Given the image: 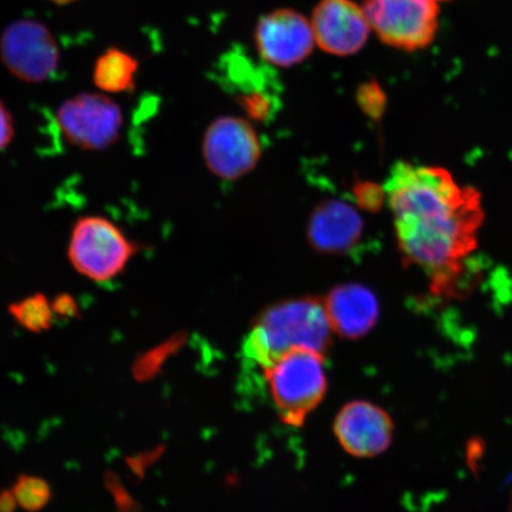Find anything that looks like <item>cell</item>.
<instances>
[{"instance_id":"7a4b0ae2","label":"cell","mask_w":512,"mask_h":512,"mask_svg":"<svg viewBox=\"0 0 512 512\" xmlns=\"http://www.w3.org/2000/svg\"><path fill=\"white\" fill-rule=\"evenodd\" d=\"M332 329L323 299L305 297L268 307L256 318L243 343L246 360L265 370L288 351L311 349L325 354Z\"/></svg>"},{"instance_id":"603a6c76","label":"cell","mask_w":512,"mask_h":512,"mask_svg":"<svg viewBox=\"0 0 512 512\" xmlns=\"http://www.w3.org/2000/svg\"><path fill=\"white\" fill-rule=\"evenodd\" d=\"M17 505L14 492L10 490L0 492V512H15Z\"/></svg>"},{"instance_id":"7402d4cb","label":"cell","mask_w":512,"mask_h":512,"mask_svg":"<svg viewBox=\"0 0 512 512\" xmlns=\"http://www.w3.org/2000/svg\"><path fill=\"white\" fill-rule=\"evenodd\" d=\"M15 137V123L12 115L2 101H0V151L8 147Z\"/></svg>"},{"instance_id":"5bb4252c","label":"cell","mask_w":512,"mask_h":512,"mask_svg":"<svg viewBox=\"0 0 512 512\" xmlns=\"http://www.w3.org/2000/svg\"><path fill=\"white\" fill-rule=\"evenodd\" d=\"M323 303L332 331L347 339L366 336L380 317L379 300L360 284L332 288Z\"/></svg>"},{"instance_id":"277c9868","label":"cell","mask_w":512,"mask_h":512,"mask_svg":"<svg viewBox=\"0 0 512 512\" xmlns=\"http://www.w3.org/2000/svg\"><path fill=\"white\" fill-rule=\"evenodd\" d=\"M139 251L136 242L106 217L87 215L74 223L68 259L74 270L95 283H107L123 274Z\"/></svg>"},{"instance_id":"5b68a950","label":"cell","mask_w":512,"mask_h":512,"mask_svg":"<svg viewBox=\"0 0 512 512\" xmlns=\"http://www.w3.org/2000/svg\"><path fill=\"white\" fill-rule=\"evenodd\" d=\"M437 0H363L370 29L386 46L407 53L425 49L439 28Z\"/></svg>"},{"instance_id":"52a82bcc","label":"cell","mask_w":512,"mask_h":512,"mask_svg":"<svg viewBox=\"0 0 512 512\" xmlns=\"http://www.w3.org/2000/svg\"><path fill=\"white\" fill-rule=\"evenodd\" d=\"M60 49L46 25L34 19H18L0 37V60L12 76L25 83L55 78Z\"/></svg>"},{"instance_id":"ba28073f","label":"cell","mask_w":512,"mask_h":512,"mask_svg":"<svg viewBox=\"0 0 512 512\" xmlns=\"http://www.w3.org/2000/svg\"><path fill=\"white\" fill-rule=\"evenodd\" d=\"M254 41L261 59L280 68L304 62L316 47L309 19L287 8L262 16L256 23Z\"/></svg>"},{"instance_id":"3957f363","label":"cell","mask_w":512,"mask_h":512,"mask_svg":"<svg viewBox=\"0 0 512 512\" xmlns=\"http://www.w3.org/2000/svg\"><path fill=\"white\" fill-rule=\"evenodd\" d=\"M262 374L275 411L287 426L302 427L328 392L324 354L315 350L288 351Z\"/></svg>"},{"instance_id":"e0dca14e","label":"cell","mask_w":512,"mask_h":512,"mask_svg":"<svg viewBox=\"0 0 512 512\" xmlns=\"http://www.w3.org/2000/svg\"><path fill=\"white\" fill-rule=\"evenodd\" d=\"M185 342H187V334L178 332V334L158 344L157 347L144 352L133 363L134 379L139 382L152 380L153 377L159 374L169 358L184 347Z\"/></svg>"},{"instance_id":"30bf717a","label":"cell","mask_w":512,"mask_h":512,"mask_svg":"<svg viewBox=\"0 0 512 512\" xmlns=\"http://www.w3.org/2000/svg\"><path fill=\"white\" fill-rule=\"evenodd\" d=\"M270 64H256L251 57L235 49L221 57L217 80L238 99L252 118L266 120L277 111L279 85Z\"/></svg>"},{"instance_id":"6da1fadb","label":"cell","mask_w":512,"mask_h":512,"mask_svg":"<svg viewBox=\"0 0 512 512\" xmlns=\"http://www.w3.org/2000/svg\"><path fill=\"white\" fill-rule=\"evenodd\" d=\"M384 192L406 264L426 275L433 296H464L465 273L485 222L480 191L441 166L399 162Z\"/></svg>"},{"instance_id":"2e32d148","label":"cell","mask_w":512,"mask_h":512,"mask_svg":"<svg viewBox=\"0 0 512 512\" xmlns=\"http://www.w3.org/2000/svg\"><path fill=\"white\" fill-rule=\"evenodd\" d=\"M9 312L19 326L34 334H42L53 325V306L42 293L32 294L17 303L10 304Z\"/></svg>"},{"instance_id":"7c38bea8","label":"cell","mask_w":512,"mask_h":512,"mask_svg":"<svg viewBox=\"0 0 512 512\" xmlns=\"http://www.w3.org/2000/svg\"><path fill=\"white\" fill-rule=\"evenodd\" d=\"M394 428L390 415L368 401L347 403L334 421L339 445L356 458H373L386 452L392 444Z\"/></svg>"},{"instance_id":"d4e9b609","label":"cell","mask_w":512,"mask_h":512,"mask_svg":"<svg viewBox=\"0 0 512 512\" xmlns=\"http://www.w3.org/2000/svg\"><path fill=\"white\" fill-rule=\"evenodd\" d=\"M437 2H440V0H437Z\"/></svg>"},{"instance_id":"44dd1931","label":"cell","mask_w":512,"mask_h":512,"mask_svg":"<svg viewBox=\"0 0 512 512\" xmlns=\"http://www.w3.org/2000/svg\"><path fill=\"white\" fill-rule=\"evenodd\" d=\"M51 306H53L54 315L61 318H78L80 316L76 299L68 293L59 294Z\"/></svg>"},{"instance_id":"ffe728a7","label":"cell","mask_w":512,"mask_h":512,"mask_svg":"<svg viewBox=\"0 0 512 512\" xmlns=\"http://www.w3.org/2000/svg\"><path fill=\"white\" fill-rule=\"evenodd\" d=\"M163 451V447H157L155 450L127 459V465L130 467L133 475L143 478L146 470L149 469L151 465L155 464L160 457H162Z\"/></svg>"},{"instance_id":"cb8c5ba5","label":"cell","mask_w":512,"mask_h":512,"mask_svg":"<svg viewBox=\"0 0 512 512\" xmlns=\"http://www.w3.org/2000/svg\"><path fill=\"white\" fill-rule=\"evenodd\" d=\"M49 2L55 3L57 5H66L75 2V0H49Z\"/></svg>"},{"instance_id":"d6986e66","label":"cell","mask_w":512,"mask_h":512,"mask_svg":"<svg viewBox=\"0 0 512 512\" xmlns=\"http://www.w3.org/2000/svg\"><path fill=\"white\" fill-rule=\"evenodd\" d=\"M106 484L108 490H110L114 497L119 512H137L139 510V505L134 502V499L125 490L117 476L107 475Z\"/></svg>"},{"instance_id":"9c48e42d","label":"cell","mask_w":512,"mask_h":512,"mask_svg":"<svg viewBox=\"0 0 512 512\" xmlns=\"http://www.w3.org/2000/svg\"><path fill=\"white\" fill-rule=\"evenodd\" d=\"M202 150L214 175L234 181L254 169L261 155V144L246 120L223 117L208 127Z\"/></svg>"},{"instance_id":"8992f818","label":"cell","mask_w":512,"mask_h":512,"mask_svg":"<svg viewBox=\"0 0 512 512\" xmlns=\"http://www.w3.org/2000/svg\"><path fill=\"white\" fill-rule=\"evenodd\" d=\"M56 124L69 145L83 151H102L118 142L123 111L104 94L83 93L64 101Z\"/></svg>"},{"instance_id":"8fae6325","label":"cell","mask_w":512,"mask_h":512,"mask_svg":"<svg viewBox=\"0 0 512 512\" xmlns=\"http://www.w3.org/2000/svg\"><path fill=\"white\" fill-rule=\"evenodd\" d=\"M310 22L316 46L338 57L357 54L371 32L363 6L354 0H320Z\"/></svg>"},{"instance_id":"ac0fdd59","label":"cell","mask_w":512,"mask_h":512,"mask_svg":"<svg viewBox=\"0 0 512 512\" xmlns=\"http://www.w3.org/2000/svg\"><path fill=\"white\" fill-rule=\"evenodd\" d=\"M19 507L28 512H38L46 508L53 491L46 480L35 476H19L12 489Z\"/></svg>"},{"instance_id":"4fadbf2b","label":"cell","mask_w":512,"mask_h":512,"mask_svg":"<svg viewBox=\"0 0 512 512\" xmlns=\"http://www.w3.org/2000/svg\"><path fill=\"white\" fill-rule=\"evenodd\" d=\"M364 222L349 203L339 200L320 202L307 224L311 246L325 254L351 255L364 238Z\"/></svg>"},{"instance_id":"9a60e30c","label":"cell","mask_w":512,"mask_h":512,"mask_svg":"<svg viewBox=\"0 0 512 512\" xmlns=\"http://www.w3.org/2000/svg\"><path fill=\"white\" fill-rule=\"evenodd\" d=\"M139 63L136 57L118 48H110L95 62L93 81L108 94L133 92Z\"/></svg>"}]
</instances>
